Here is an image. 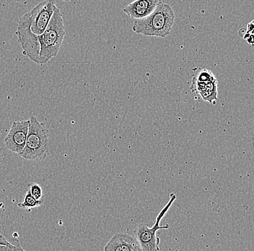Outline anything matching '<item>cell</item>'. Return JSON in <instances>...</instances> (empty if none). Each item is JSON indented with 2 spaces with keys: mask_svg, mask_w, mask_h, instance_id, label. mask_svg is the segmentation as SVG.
I'll use <instances>...</instances> for the list:
<instances>
[{
  "mask_svg": "<svg viewBox=\"0 0 254 251\" xmlns=\"http://www.w3.org/2000/svg\"><path fill=\"white\" fill-rule=\"evenodd\" d=\"M66 36L63 15L60 8L56 7L47 29L40 36L17 39L22 53L36 64L49 63L58 55Z\"/></svg>",
  "mask_w": 254,
  "mask_h": 251,
  "instance_id": "6da1fadb",
  "label": "cell"
},
{
  "mask_svg": "<svg viewBox=\"0 0 254 251\" xmlns=\"http://www.w3.org/2000/svg\"><path fill=\"white\" fill-rule=\"evenodd\" d=\"M175 21V12L169 4L159 1L155 10L148 16L136 19L132 31L150 37L166 38L171 33Z\"/></svg>",
  "mask_w": 254,
  "mask_h": 251,
  "instance_id": "7a4b0ae2",
  "label": "cell"
},
{
  "mask_svg": "<svg viewBox=\"0 0 254 251\" xmlns=\"http://www.w3.org/2000/svg\"><path fill=\"white\" fill-rule=\"evenodd\" d=\"M57 7L55 0H44L19 18L17 39L40 36L47 29Z\"/></svg>",
  "mask_w": 254,
  "mask_h": 251,
  "instance_id": "3957f363",
  "label": "cell"
},
{
  "mask_svg": "<svg viewBox=\"0 0 254 251\" xmlns=\"http://www.w3.org/2000/svg\"><path fill=\"white\" fill-rule=\"evenodd\" d=\"M29 120L26 143L23 152L19 155L30 161H43L49 153V130L34 116Z\"/></svg>",
  "mask_w": 254,
  "mask_h": 251,
  "instance_id": "277c9868",
  "label": "cell"
},
{
  "mask_svg": "<svg viewBox=\"0 0 254 251\" xmlns=\"http://www.w3.org/2000/svg\"><path fill=\"white\" fill-rule=\"evenodd\" d=\"M176 195L174 193L170 195V199L164 208L160 211L155 219V224L152 227H148L146 224H140L135 229V238L137 240L142 251H157L160 250L159 243L160 239L157 237L156 233L161 229H169V225L160 226V222L164 217L167 212L169 211L173 203L176 201Z\"/></svg>",
  "mask_w": 254,
  "mask_h": 251,
  "instance_id": "5b68a950",
  "label": "cell"
},
{
  "mask_svg": "<svg viewBox=\"0 0 254 251\" xmlns=\"http://www.w3.org/2000/svg\"><path fill=\"white\" fill-rule=\"evenodd\" d=\"M30 120L12 122L7 136L4 138V145L8 150L20 154L25 148L28 137Z\"/></svg>",
  "mask_w": 254,
  "mask_h": 251,
  "instance_id": "8992f818",
  "label": "cell"
},
{
  "mask_svg": "<svg viewBox=\"0 0 254 251\" xmlns=\"http://www.w3.org/2000/svg\"><path fill=\"white\" fill-rule=\"evenodd\" d=\"M106 251H140V245L135 237L127 233H117L105 246Z\"/></svg>",
  "mask_w": 254,
  "mask_h": 251,
  "instance_id": "52a82bcc",
  "label": "cell"
},
{
  "mask_svg": "<svg viewBox=\"0 0 254 251\" xmlns=\"http://www.w3.org/2000/svg\"><path fill=\"white\" fill-rule=\"evenodd\" d=\"M158 2L159 0H134L126 6L123 11L131 18L141 19L152 13Z\"/></svg>",
  "mask_w": 254,
  "mask_h": 251,
  "instance_id": "ba28073f",
  "label": "cell"
},
{
  "mask_svg": "<svg viewBox=\"0 0 254 251\" xmlns=\"http://www.w3.org/2000/svg\"><path fill=\"white\" fill-rule=\"evenodd\" d=\"M204 101L212 104L217 99V80L206 83L204 89L198 93Z\"/></svg>",
  "mask_w": 254,
  "mask_h": 251,
  "instance_id": "9c48e42d",
  "label": "cell"
},
{
  "mask_svg": "<svg viewBox=\"0 0 254 251\" xmlns=\"http://www.w3.org/2000/svg\"><path fill=\"white\" fill-rule=\"evenodd\" d=\"M44 203V199L36 200V198H33L29 190H28L25 195L23 202L17 203V206L19 208L25 209L28 211H30L33 208L39 207V206H42Z\"/></svg>",
  "mask_w": 254,
  "mask_h": 251,
  "instance_id": "30bf717a",
  "label": "cell"
},
{
  "mask_svg": "<svg viewBox=\"0 0 254 251\" xmlns=\"http://www.w3.org/2000/svg\"><path fill=\"white\" fill-rule=\"evenodd\" d=\"M193 80L200 81V82H210V81L217 80V79L212 71L207 69H202L197 73Z\"/></svg>",
  "mask_w": 254,
  "mask_h": 251,
  "instance_id": "8fae6325",
  "label": "cell"
},
{
  "mask_svg": "<svg viewBox=\"0 0 254 251\" xmlns=\"http://www.w3.org/2000/svg\"><path fill=\"white\" fill-rule=\"evenodd\" d=\"M28 190L31 194L33 195V198L36 200L44 199V195H43L42 188L39 184L36 182H30L28 185Z\"/></svg>",
  "mask_w": 254,
  "mask_h": 251,
  "instance_id": "7c38bea8",
  "label": "cell"
},
{
  "mask_svg": "<svg viewBox=\"0 0 254 251\" xmlns=\"http://www.w3.org/2000/svg\"><path fill=\"white\" fill-rule=\"evenodd\" d=\"M243 38H244V40H246L249 45L254 47V33L246 31Z\"/></svg>",
  "mask_w": 254,
  "mask_h": 251,
  "instance_id": "4fadbf2b",
  "label": "cell"
},
{
  "mask_svg": "<svg viewBox=\"0 0 254 251\" xmlns=\"http://www.w3.org/2000/svg\"><path fill=\"white\" fill-rule=\"evenodd\" d=\"M246 31L250 33H254V20L250 23H248L246 26Z\"/></svg>",
  "mask_w": 254,
  "mask_h": 251,
  "instance_id": "5bb4252c",
  "label": "cell"
},
{
  "mask_svg": "<svg viewBox=\"0 0 254 251\" xmlns=\"http://www.w3.org/2000/svg\"><path fill=\"white\" fill-rule=\"evenodd\" d=\"M0 244H10L7 239L0 233Z\"/></svg>",
  "mask_w": 254,
  "mask_h": 251,
  "instance_id": "9a60e30c",
  "label": "cell"
},
{
  "mask_svg": "<svg viewBox=\"0 0 254 251\" xmlns=\"http://www.w3.org/2000/svg\"><path fill=\"white\" fill-rule=\"evenodd\" d=\"M64 2H69V1H74V0H63Z\"/></svg>",
  "mask_w": 254,
  "mask_h": 251,
  "instance_id": "2e32d148",
  "label": "cell"
}]
</instances>
